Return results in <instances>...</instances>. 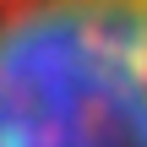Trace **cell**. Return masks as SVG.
<instances>
[{"mask_svg":"<svg viewBox=\"0 0 147 147\" xmlns=\"http://www.w3.org/2000/svg\"><path fill=\"white\" fill-rule=\"evenodd\" d=\"M0 147H147V0L5 5Z\"/></svg>","mask_w":147,"mask_h":147,"instance_id":"1","label":"cell"},{"mask_svg":"<svg viewBox=\"0 0 147 147\" xmlns=\"http://www.w3.org/2000/svg\"><path fill=\"white\" fill-rule=\"evenodd\" d=\"M5 5H16V0H0V11H5Z\"/></svg>","mask_w":147,"mask_h":147,"instance_id":"2","label":"cell"}]
</instances>
